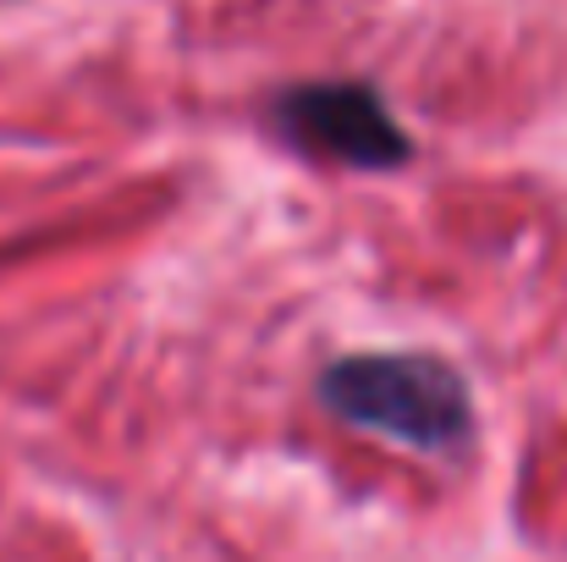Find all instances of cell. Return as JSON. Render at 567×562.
<instances>
[{
  "mask_svg": "<svg viewBox=\"0 0 567 562\" xmlns=\"http://www.w3.org/2000/svg\"><path fill=\"white\" fill-rule=\"evenodd\" d=\"M276 122L287 139L342 166L385 172L408 161V133L370 83H298L276 100Z\"/></svg>",
  "mask_w": 567,
  "mask_h": 562,
  "instance_id": "7a4b0ae2",
  "label": "cell"
},
{
  "mask_svg": "<svg viewBox=\"0 0 567 562\" xmlns=\"http://www.w3.org/2000/svg\"><path fill=\"white\" fill-rule=\"evenodd\" d=\"M320 402L348 425L380 430L424 452L463 447L474 430V402L463 375L430 354H348L326 365Z\"/></svg>",
  "mask_w": 567,
  "mask_h": 562,
  "instance_id": "6da1fadb",
  "label": "cell"
}]
</instances>
